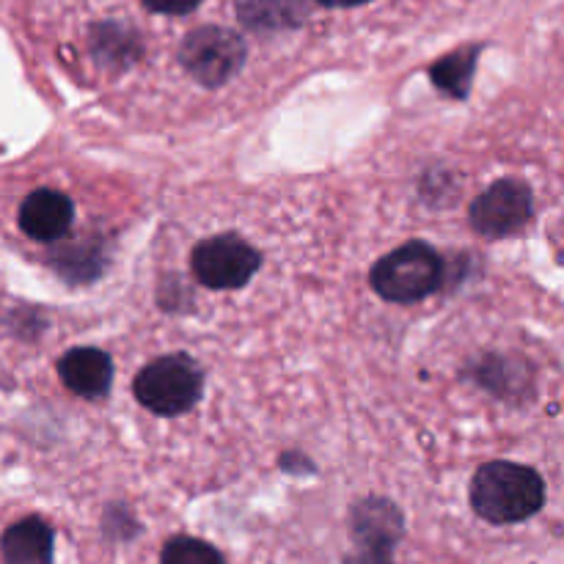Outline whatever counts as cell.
Returning a JSON list of instances; mask_svg holds the SVG:
<instances>
[{"mask_svg": "<svg viewBox=\"0 0 564 564\" xmlns=\"http://www.w3.org/2000/svg\"><path fill=\"white\" fill-rule=\"evenodd\" d=\"M317 3L330 6V9H350V6H361L369 3V0H317Z\"/></svg>", "mask_w": 564, "mask_h": 564, "instance_id": "obj_16", "label": "cell"}, {"mask_svg": "<svg viewBox=\"0 0 564 564\" xmlns=\"http://www.w3.org/2000/svg\"><path fill=\"white\" fill-rule=\"evenodd\" d=\"M193 273L209 290H240L259 270L257 248L237 235H218L193 248Z\"/></svg>", "mask_w": 564, "mask_h": 564, "instance_id": "obj_5", "label": "cell"}, {"mask_svg": "<svg viewBox=\"0 0 564 564\" xmlns=\"http://www.w3.org/2000/svg\"><path fill=\"white\" fill-rule=\"evenodd\" d=\"M180 61L193 80L207 88H218L246 64V42L229 28L204 25L187 33L180 47Z\"/></svg>", "mask_w": 564, "mask_h": 564, "instance_id": "obj_4", "label": "cell"}, {"mask_svg": "<svg viewBox=\"0 0 564 564\" xmlns=\"http://www.w3.org/2000/svg\"><path fill=\"white\" fill-rule=\"evenodd\" d=\"M314 0H237V17L248 31H292L312 14Z\"/></svg>", "mask_w": 564, "mask_h": 564, "instance_id": "obj_10", "label": "cell"}, {"mask_svg": "<svg viewBox=\"0 0 564 564\" xmlns=\"http://www.w3.org/2000/svg\"><path fill=\"white\" fill-rule=\"evenodd\" d=\"M160 564H226L218 549L196 538H174L165 543Z\"/></svg>", "mask_w": 564, "mask_h": 564, "instance_id": "obj_13", "label": "cell"}, {"mask_svg": "<svg viewBox=\"0 0 564 564\" xmlns=\"http://www.w3.org/2000/svg\"><path fill=\"white\" fill-rule=\"evenodd\" d=\"M402 534V518L389 501L369 499L352 512V538L356 545H383L394 549Z\"/></svg>", "mask_w": 564, "mask_h": 564, "instance_id": "obj_11", "label": "cell"}, {"mask_svg": "<svg viewBox=\"0 0 564 564\" xmlns=\"http://www.w3.org/2000/svg\"><path fill=\"white\" fill-rule=\"evenodd\" d=\"M202 0H143V6L158 14H191Z\"/></svg>", "mask_w": 564, "mask_h": 564, "instance_id": "obj_15", "label": "cell"}, {"mask_svg": "<svg viewBox=\"0 0 564 564\" xmlns=\"http://www.w3.org/2000/svg\"><path fill=\"white\" fill-rule=\"evenodd\" d=\"M529 218H532V193L516 180L496 182L471 204V226L490 240L516 235Z\"/></svg>", "mask_w": 564, "mask_h": 564, "instance_id": "obj_6", "label": "cell"}, {"mask_svg": "<svg viewBox=\"0 0 564 564\" xmlns=\"http://www.w3.org/2000/svg\"><path fill=\"white\" fill-rule=\"evenodd\" d=\"M58 375L72 394L83 400H99L113 383V364L105 350L97 347H75L58 361Z\"/></svg>", "mask_w": 564, "mask_h": 564, "instance_id": "obj_8", "label": "cell"}, {"mask_svg": "<svg viewBox=\"0 0 564 564\" xmlns=\"http://www.w3.org/2000/svg\"><path fill=\"white\" fill-rule=\"evenodd\" d=\"M72 220H75V207H72L69 196L50 191V187L33 191L20 204V229L36 242L61 240L69 231Z\"/></svg>", "mask_w": 564, "mask_h": 564, "instance_id": "obj_7", "label": "cell"}, {"mask_svg": "<svg viewBox=\"0 0 564 564\" xmlns=\"http://www.w3.org/2000/svg\"><path fill=\"white\" fill-rule=\"evenodd\" d=\"M53 529L42 518L31 516L11 523L0 538L3 564H53Z\"/></svg>", "mask_w": 564, "mask_h": 564, "instance_id": "obj_9", "label": "cell"}, {"mask_svg": "<svg viewBox=\"0 0 564 564\" xmlns=\"http://www.w3.org/2000/svg\"><path fill=\"white\" fill-rule=\"evenodd\" d=\"M202 369L187 356H163L147 364L135 378V397L158 416H180L202 397Z\"/></svg>", "mask_w": 564, "mask_h": 564, "instance_id": "obj_3", "label": "cell"}, {"mask_svg": "<svg viewBox=\"0 0 564 564\" xmlns=\"http://www.w3.org/2000/svg\"><path fill=\"white\" fill-rule=\"evenodd\" d=\"M477 55H479L477 47L457 50V53L441 58L438 64L430 69V77L438 83L441 91L452 94V97H466L468 88H471V77H474V64H477Z\"/></svg>", "mask_w": 564, "mask_h": 564, "instance_id": "obj_12", "label": "cell"}, {"mask_svg": "<svg viewBox=\"0 0 564 564\" xmlns=\"http://www.w3.org/2000/svg\"><path fill=\"white\" fill-rule=\"evenodd\" d=\"M345 564H391V549L383 545H356Z\"/></svg>", "mask_w": 564, "mask_h": 564, "instance_id": "obj_14", "label": "cell"}, {"mask_svg": "<svg viewBox=\"0 0 564 564\" xmlns=\"http://www.w3.org/2000/svg\"><path fill=\"white\" fill-rule=\"evenodd\" d=\"M444 279V262L427 242H408L372 268V286L383 301L416 303L433 295Z\"/></svg>", "mask_w": 564, "mask_h": 564, "instance_id": "obj_2", "label": "cell"}, {"mask_svg": "<svg viewBox=\"0 0 564 564\" xmlns=\"http://www.w3.org/2000/svg\"><path fill=\"white\" fill-rule=\"evenodd\" d=\"M545 505V485L538 471L518 463H485L471 482V507L488 523H521Z\"/></svg>", "mask_w": 564, "mask_h": 564, "instance_id": "obj_1", "label": "cell"}]
</instances>
